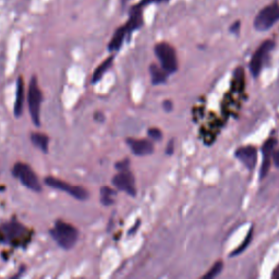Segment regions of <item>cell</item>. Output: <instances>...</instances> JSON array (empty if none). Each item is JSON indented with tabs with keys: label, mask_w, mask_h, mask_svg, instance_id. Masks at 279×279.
Segmentation results:
<instances>
[{
	"label": "cell",
	"mask_w": 279,
	"mask_h": 279,
	"mask_svg": "<svg viewBox=\"0 0 279 279\" xmlns=\"http://www.w3.org/2000/svg\"><path fill=\"white\" fill-rule=\"evenodd\" d=\"M223 267H224L223 262L217 261L212 267H210V270L206 273V274L203 276V278L204 279H213L215 277H217L221 273V271H223Z\"/></svg>",
	"instance_id": "cell-20"
},
{
	"label": "cell",
	"mask_w": 279,
	"mask_h": 279,
	"mask_svg": "<svg viewBox=\"0 0 279 279\" xmlns=\"http://www.w3.org/2000/svg\"><path fill=\"white\" fill-rule=\"evenodd\" d=\"M273 161H274L275 166L279 167V150L273 153Z\"/></svg>",
	"instance_id": "cell-27"
},
{
	"label": "cell",
	"mask_w": 279,
	"mask_h": 279,
	"mask_svg": "<svg viewBox=\"0 0 279 279\" xmlns=\"http://www.w3.org/2000/svg\"><path fill=\"white\" fill-rule=\"evenodd\" d=\"M155 55L161 62V67L168 75L175 73L178 70V59L175 48L168 43H158L155 48Z\"/></svg>",
	"instance_id": "cell-3"
},
{
	"label": "cell",
	"mask_w": 279,
	"mask_h": 279,
	"mask_svg": "<svg viewBox=\"0 0 279 279\" xmlns=\"http://www.w3.org/2000/svg\"><path fill=\"white\" fill-rule=\"evenodd\" d=\"M272 278L273 279H279V264L275 267L274 271L272 273Z\"/></svg>",
	"instance_id": "cell-28"
},
{
	"label": "cell",
	"mask_w": 279,
	"mask_h": 279,
	"mask_svg": "<svg viewBox=\"0 0 279 279\" xmlns=\"http://www.w3.org/2000/svg\"><path fill=\"white\" fill-rule=\"evenodd\" d=\"M142 10L143 9H139L135 7H132V9L130 10V18L127 21V23L124 24L129 34L139 30V28L143 26L144 19H143V12H142Z\"/></svg>",
	"instance_id": "cell-12"
},
{
	"label": "cell",
	"mask_w": 279,
	"mask_h": 279,
	"mask_svg": "<svg viewBox=\"0 0 279 279\" xmlns=\"http://www.w3.org/2000/svg\"><path fill=\"white\" fill-rule=\"evenodd\" d=\"M45 184H46L48 186L53 187V189L66 192L69 195L76 197L77 200H80V201L87 200L89 196L88 191L83 189V187L77 186H71L70 184H68V182L62 181L58 178L46 177L45 178Z\"/></svg>",
	"instance_id": "cell-7"
},
{
	"label": "cell",
	"mask_w": 279,
	"mask_h": 279,
	"mask_svg": "<svg viewBox=\"0 0 279 279\" xmlns=\"http://www.w3.org/2000/svg\"><path fill=\"white\" fill-rule=\"evenodd\" d=\"M112 184L118 190L128 193L131 196H135V179L132 173L129 169L120 170V173L117 174L112 179Z\"/></svg>",
	"instance_id": "cell-8"
},
{
	"label": "cell",
	"mask_w": 279,
	"mask_h": 279,
	"mask_svg": "<svg viewBox=\"0 0 279 279\" xmlns=\"http://www.w3.org/2000/svg\"><path fill=\"white\" fill-rule=\"evenodd\" d=\"M32 143L35 145L37 149L43 151L44 153L48 152V138L45 134L42 133H32L31 134Z\"/></svg>",
	"instance_id": "cell-17"
},
{
	"label": "cell",
	"mask_w": 279,
	"mask_h": 279,
	"mask_svg": "<svg viewBox=\"0 0 279 279\" xmlns=\"http://www.w3.org/2000/svg\"><path fill=\"white\" fill-rule=\"evenodd\" d=\"M12 174L14 177L18 178L22 185L26 186L27 189L33 190L35 192H39L42 190V186L39 184L36 174L34 170L24 163H18L14 165L12 169Z\"/></svg>",
	"instance_id": "cell-6"
},
{
	"label": "cell",
	"mask_w": 279,
	"mask_h": 279,
	"mask_svg": "<svg viewBox=\"0 0 279 279\" xmlns=\"http://www.w3.org/2000/svg\"><path fill=\"white\" fill-rule=\"evenodd\" d=\"M277 145L276 139H269L264 142L263 146H262V154H263V163H262V167L260 170V178L263 179L265 176L269 174V170L271 167V158L273 157V153L274 149Z\"/></svg>",
	"instance_id": "cell-10"
},
{
	"label": "cell",
	"mask_w": 279,
	"mask_h": 279,
	"mask_svg": "<svg viewBox=\"0 0 279 279\" xmlns=\"http://www.w3.org/2000/svg\"><path fill=\"white\" fill-rule=\"evenodd\" d=\"M163 107H164V109H165V110H166L167 112L172 111V110H173V102H172V101H169V100L164 101Z\"/></svg>",
	"instance_id": "cell-26"
},
{
	"label": "cell",
	"mask_w": 279,
	"mask_h": 279,
	"mask_svg": "<svg viewBox=\"0 0 279 279\" xmlns=\"http://www.w3.org/2000/svg\"><path fill=\"white\" fill-rule=\"evenodd\" d=\"M43 100L42 91L38 87L37 80L34 77L28 87V94H27V101H28V109L31 112V118L35 126L41 124V105Z\"/></svg>",
	"instance_id": "cell-4"
},
{
	"label": "cell",
	"mask_w": 279,
	"mask_h": 279,
	"mask_svg": "<svg viewBox=\"0 0 279 279\" xmlns=\"http://www.w3.org/2000/svg\"><path fill=\"white\" fill-rule=\"evenodd\" d=\"M128 1H129V0H122V2H123V3H124V2H128Z\"/></svg>",
	"instance_id": "cell-30"
},
{
	"label": "cell",
	"mask_w": 279,
	"mask_h": 279,
	"mask_svg": "<svg viewBox=\"0 0 279 279\" xmlns=\"http://www.w3.org/2000/svg\"><path fill=\"white\" fill-rule=\"evenodd\" d=\"M168 1L169 0H141V1L138 4H135L134 7L139 8V9H143V8L147 7V5L153 4V3H165Z\"/></svg>",
	"instance_id": "cell-21"
},
{
	"label": "cell",
	"mask_w": 279,
	"mask_h": 279,
	"mask_svg": "<svg viewBox=\"0 0 279 279\" xmlns=\"http://www.w3.org/2000/svg\"><path fill=\"white\" fill-rule=\"evenodd\" d=\"M50 235L54 240L64 249H71L79 238V232L76 227L62 220L56 221L54 228L50 230Z\"/></svg>",
	"instance_id": "cell-1"
},
{
	"label": "cell",
	"mask_w": 279,
	"mask_h": 279,
	"mask_svg": "<svg viewBox=\"0 0 279 279\" xmlns=\"http://www.w3.org/2000/svg\"><path fill=\"white\" fill-rule=\"evenodd\" d=\"M174 140H170L169 141V143L167 145V149H166V154L167 155H172V154L174 153Z\"/></svg>",
	"instance_id": "cell-25"
},
{
	"label": "cell",
	"mask_w": 279,
	"mask_h": 279,
	"mask_svg": "<svg viewBox=\"0 0 279 279\" xmlns=\"http://www.w3.org/2000/svg\"><path fill=\"white\" fill-rule=\"evenodd\" d=\"M95 118L97 119L98 121H102V120H104V116H102V113H99V112H97V115H96Z\"/></svg>",
	"instance_id": "cell-29"
},
{
	"label": "cell",
	"mask_w": 279,
	"mask_h": 279,
	"mask_svg": "<svg viewBox=\"0 0 279 279\" xmlns=\"http://www.w3.org/2000/svg\"><path fill=\"white\" fill-rule=\"evenodd\" d=\"M274 47H275V42L272 41V39H266V41L262 43L259 48L255 50V53L253 54L249 64L250 72H251V75L254 78L259 77L262 71V68H263L265 61L267 60V58H269L270 53L274 49Z\"/></svg>",
	"instance_id": "cell-5"
},
{
	"label": "cell",
	"mask_w": 279,
	"mask_h": 279,
	"mask_svg": "<svg viewBox=\"0 0 279 279\" xmlns=\"http://www.w3.org/2000/svg\"><path fill=\"white\" fill-rule=\"evenodd\" d=\"M129 35H130V34L127 31V28L124 25L117 28L115 34H113L110 43L108 44V49H109L110 51H118L119 49L121 48L124 39H126V37L129 36Z\"/></svg>",
	"instance_id": "cell-13"
},
{
	"label": "cell",
	"mask_w": 279,
	"mask_h": 279,
	"mask_svg": "<svg viewBox=\"0 0 279 279\" xmlns=\"http://www.w3.org/2000/svg\"><path fill=\"white\" fill-rule=\"evenodd\" d=\"M128 144L133 154L138 156L150 155L154 151L153 143L149 140L143 139H128Z\"/></svg>",
	"instance_id": "cell-11"
},
{
	"label": "cell",
	"mask_w": 279,
	"mask_h": 279,
	"mask_svg": "<svg viewBox=\"0 0 279 279\" xmlns=\"http://www.w3.org/2000/svg\"><path fill=\"white\" fill-rule=\"evenodd\" d=\"M279 22V2L272 3L262 8L255 15L253 26L258 32H266Z\"/></svg>",
	"instance_id": "cell-2"
},
{
	"label": "cell",
	"mask_w": 279,
	"mask_h": 279,
	"mask_svg": "<svg viewBox=\"0 0 279 279\" xmlns=\"http://www.w3.org/2000/svg\"><path fill=\"white\" fill-rule=\"evenodd\" d=\"M129 163H130L129 159H123L122 162H119L116 164V168L118 170H127L129 169Z\"/></svg>",
	"instance_id": "cell-24"
},
{
	"label": "cell",
	"mask_w": 279,
	"mask_h": 279,
	"mask_svg": "<svg viewBox=\"0 0 279 279\" xmlns=\"http://www.w3.org/2000/svg\"><path fill=\"white\" fill-rule=\"evenodd\" d=\"M149 136L154 141H161V139L163 138V134L159 129L153 128L149 130Z\"/></svg>",
	"instance_id": "cell-22"
},
{
	"label": "cell",
	"mask_w": 279,
	"mask_h": 279,
	"mask_svg": "<svg viewBox=\"0 0 279 279\" xmlns=\"http://www.w3.org/2000/svg\"><path fill=\"white\" fill-rule=\"evenodd\" d=\"M117 193L112 189L108 186L101 187L100 190V202L105 205V206H109L115 203V197Z\"/></svg>",
	"instance_id": "cell-18"
},
{
	"label": "cell",
	"mask_w": 279,
	"mask_h": 279,
	"mask_svg": "<svg viewBox=\"0 0 279 279\" xmlns=\"http://www.w3.org/2000/svg\"><path fill=\"white\" fill-rule=\"evenodd\" d=\"M23 106H24V82H23V78L19 77L18 85H16V98L14 105V115L16 117H20L22 115V112H23Z\"/></svg>",
	"instance_id": "cell-14"
},
{
	"label": "cell",
	"mask_w": 279,
	"mask_h": 279,
	"mask_svg": "<svg viewBox=\"0 0 279 279\" xmlns=\"http://www.w3.org/2000/svg\"><path fill=\"white\" fill-rule=\"evenodd\" d=\"M235 156L249 170H253L258 163V151H256V147L251 145L239 147L235 153Z\"/></svg>",
	"instance_id": "cell-9"
},
{
	"label": "cell",
	"mask_w": 279,
	"mask_h": 279,
	"mask_svg": "<svg viewBox=\"0 0 279 279\" xmlns=\"http://www.w3.org/2000/svg\"><path fill=\"white\" fill-rule=\"evenodd\" d=\"M240 27H241L240 21H235V22H233V23L231 24V26L229 27V31H230V33L235 34V35H238L239 32H240Z\"/></svg>",
	"instance_id": "cell-23"
},
{
	"label": "cell",
	"mask_w": 279,
	"mask_h": 279,
	"mask_svg": "<svg viewBox=\"0 0 279 279\" xmlns=\"http://www.w3.org/2000/svg\"><path fill=\"white\" fill-rule=\"evenodd\" d=\"M150 73L152 78V83L154 85H158L166 82L168 73L165 71L162 67H158L157 65H154V64L151 65Z\"/></svg>",
	"instance_id": "cell-15"
},
{
	"label": "cell",
	"mask_w": 279,
	"mask_h": 279,
	"mask_svg": "<svg viewBox=\"0 0 279 279\" xmlns=\"http://www.w3.org/2000/svg\"><path fill=\"white\" fill-rule=\"evenodd\" d=\"M112 61H113V56H110L109 58H107L104 62L100 66L97 67V69L95 70L94 72V75L92 77V82L93 83H96L97 81H99V80L104 77L105 73L109 70V68L111 67L112 65Z\"/></svg>",
	"instance_id": "cell-16"
},
{
	"label": "cell",
	"mask_w": 279,
	"mask_h": 279,
	"mask_svg": "<svg viewBox=\"0 0 279 279\" xmlns=\"http://www.w3.org/2000/svg\"><path fill=\"white\" fill-rule=\"evenodd\" d=\"M253 231H254V229H253V226H252L251 228H250V230H249V232H248V235H247L246 239H244V240L242 241V243H241L240 246H239L236 250H233V251L231 252V254H230L231 258H232V256H236V255L241 254V253L244 251V250H246V249L248 248L250 242H251V240H252Z\"/></svg>",
	"instance_id": "cell-19"
}]
</instances>
